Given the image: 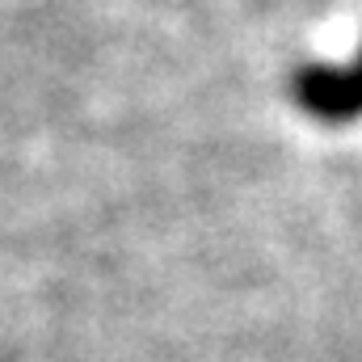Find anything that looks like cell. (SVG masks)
Wrapping results in <instances>:
<instances>
[{
	"label": "cell",
	"instance_id": "cell-2",
	"mask_svg": "<svg viewBox=\"0 0 362 362\" xmlns=\"http://www.w3.org/2000/svg\"><path fill=\"white\" fill-rule=\"evenodd\" d=\"M350 72H354V81H358V89H362V51H358V64H354Z\"/></svg>",
	"mask_w": 362,
	"mask_h": 362
},
{
	"label": "cell",
	"instance_id": "cell-1",
	"mask_svg": "<svg viewBox=\"0 0 362 362\" xmlns=\"http://www.w3.org/2000/svg\"><path fill=\"white\" fill-rule=\"evenodd\" d=\"M291 93L303 114L329 127H346L362 118V89L350 68H329V64H303L291 81Z\"/></svg>",
	"mask_w": 362,
	"mask_h": 362
}]
</instances>
